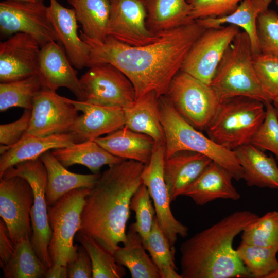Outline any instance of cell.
Here are the masks:
<instances>
[{
    "label": "cell",
    "instance_id": "obj_1",
    "mask_svg": "<svg viewBox=\"0 0 278 278\" xmlns=\"http://www.w3.org/2000/svg\"><path fill=\"white\" fill-rule=\"evenodd\" d=\"M205 29L195 21L160 34L147 45L134 46L107 36L103 41L81 38L90 48L87 67L110 63L130 80L136 99L150 92L165 95L170 82L181 70L190 48Z\"/></svg>",
    "mask_w": 278,
    "mask_h": 278
},
{
    "label": "cell",
    "instance_id": "obj_2",
    "mask_svg": "<svg viewBox=\"0 0 278 278\" xmlns=\"http://www.w3.org/2000/svg\"><path fill=\"white\" fill-rule=\"evenodd\" d=\"M144 164L130 160L109 166L86 197L78 233L113 254L126 240L132 197L143 184Z\"/></svg>",
    "mask_w": 278,
    "mask_h": 278
},
{
    "label": "cell",
    "instance_id": "obj_3",
    "mask_svg": "<svg viewBox=\"0 0 278 278\" xmlns=\"http://www.w3.org/2000/svg\"><path fill=\"white\" fill-rule=\"evenodd\" d=\"M258 217L248 210L235 211L182 242L180 247L182 278L251 277L233 242Z\"/></svg>",
    "mask_w": 278,
    "mask_h": 278
},
{
    "label": "cell",
    "instance_id": "obj_4",
    "mask_svg": "<svg viewBox=\"0 0 278 278\" xmlns=\"http://www.w3.org/2000/svg\"><path fill=\"white\" fill-rule=\"evenodd\" d=\"M159 111L165 136V158L182 151L200 153L227 169L235 180L242 179V170L234 151L217 144L190 125L164 95L159 98Z\"/></svg>",
    "mask_w": 278,
    "mask_h": 278
},
{
    "label": "cell",
    "instance_id": "obj_5",
    "mask_svg": "<svg viewBox=\"0 0 278 278\" xmlns=\"http://www.w3.org/2000/svg\"><path fill=\"white\" fill-rule=\"evenodd\" d=\"M253 55L248 35L240 31L225 50L210 85L220 102L236 96L254 98L264 103L272 102L257 79Z\"/></svg>",
    "mask_w": 278,
    "mask_h": 278
},
{
    "label": "cell",
    "instance_id": "obj_6",
    "mask_svg": "<svg viewBox=\"0 0 278 278\" xmlns=\"http://www.w3.org/2000/svg\"><path fill=\"white\" fill-rule=\"evenodd\" d=\"M264 106L262 101L245 96L221 101L216 115L205 130L208 137L232 151L250 144L264 120Z\"/></svg>",
    "mask_w": 278,
    "mask_h": 278
},
{
    "label": "cell",
    "instance_id": "obj_7",
    "mask_svg": "<svg viewBox=\"0 0 278 278\" xmlns=\"http://www.w3.org/2000/svg\"><path fill=\"white\" fill-rule=\"evenodd\" d=\"M91 188H79L66 193L48 207L51 236L48 253L53 264L66 266L76 257L78 246L73 245L81 222V213Z\"/></svg>",
    "mask_w": 278,
    "mask_h": 278
},
{
    "label": "cell",
    "instance_id": "obj_8",
    "mask_svg": "<svg viewBox=\"0 0 278 278\" xmlns=\"http://www.w3.org/2000/svg\"><path fill=\"white\" fill-rule=\"evenodd\" d=\"M177 112L199 130H206L216 115L220 100L210 85L180 71L164 95Z\"/></svg>",
    "mask_w": 278,
    "mask_h": 278
},
{
    "label": "cell",
    "instance_id": "obj_9",
    "mask_svg": "<svg viewBox=\"0 0 278 278\" xmlns=\"http://www.w3.org/2000/svg\"><path fill=\"white\" fill-rule=\"evenodd\" d=\"M3 176H19L30 184L34 198L30 212L32 230L30 241L41 261L47 268L50 267L53 263L48 248L51 229L45 196L47 175L43 163L40 158L21 162L8 169Z\"/></svg>",
    "mask_w": 278,
    "mask_h": 278
},
{
    "label": "cell",
    "instance_id": "obj_10",
    "mask_svg": "<svg viewBox=\"0 0 278 278\" xmlns=\"http://www.w3.org/2000/svg\"><path fill=\"white\" fill-rule=\"evenodd\" d=\"M81 77L83 101L105 107L125 108L136 99L129 78L110 63L93 65Z\"/></svg>",
    "mask_w": 278,
    "mask_h": 278
},
{
    "label": "cell",
    "instance_id": "obj_11",
    "mask_svg": "<svg viewBox=\"0 0 278 278\" xmlns=\"http://www.w3.org/2000/svg\"><path fill=\"white\" fill-rule=\"evenodd\" d=\"M0 32L5 37L18 33L29 34L41 47L53 41L58 42L44 3L4 0L0 3Z\"/></svg>",
    "mask_w": 278,
    "mask_h": 278
},
{
    "label": "cell",
    "instance_id": "obj_12",
    "mask_svg": "<svg viewBox=\"0 0 278 278\" xmlns=\"http://www.w3.org/2000/svg\"><path fill=\"white\" fill-rule=\"evenodd\" d=\"M240 31L233 25L205 29L189 50L181 71L211 85L225 50Z\"/></svg>",
    "mask_w": 278,
    "mask_h": 278
},
{
    "label": "cell",
    "instance_id": "obj_13",
    "mask_svg": "<svg viewBox=\"0 0 278 278\" xmlns=\"http://www.w3.org/2000/svg\"><path fill=\"white\" fill-rule=\"evenodd\" d=\"M165 144H155L149 162L145 165L142 180L148 188L155 211V217L170 245L173 248L178 236L188 235V228L173 215L168 190L164 175Z\"/></svg>",
    "mask_w": 278,
    "mask_h": 278
},
{
    "label": "cell",
    "instance_id": "obj_14",
    "mask_svg": "<svg viewBox=\"0 0 278 278\" xmlns=\"http://www.w3.org/2000/svg\"><path fill=\"white\" fill-rule=\"evenodd\" d=\"M33 198L32 189L25 179L0 178V216L15 244L31 237L30 212Z\"/></svg>",
    "mask_w": 278,
    "mask_h": 278
},
{
    "label": "cell",
    "instance_id": "obj_15",
    "mask_svg": "<svg viewBox=\"0 0 278 278\" xmlns=\"http://www.w3.org/2000/svg\"><path fill=\"white\" fill-rule=\"evenodd\" d=\"M78 112L68 98L43 89L33 99L27 132L39 136L68 133Z\"/></svg>",
    "mask_w": 278,
    "mask_h": 278
},
{
    "label": "cell",
    "instance_id": "obj_16",
    "mask_svg": "<svg viewBox=\"0 0 278 278\" xmlns=\"http://www.w3.org/2000/svg\"><path fill=\"white\" fill-rule=\"evenodd\" d=\"M110 11L107 36L126 44L139 46L156 41L155 34L147 28L144 0H109Z\"/></svg>",
    "mask_w": 278,
    "mask_h": 278
},
{
    "label": "cell",
    "instance_id": "obj_17",
    "mask_svg": "<svg viewBox=\"0 0 278 278\" xmlns=\"http://www.w3.org/2000/svg\"><path fill=\"white\" fill-rule=\"evenodd\" d=\"M41 46L31 36L18 33L0 43V82L23 79L38 74Z\"/></svg>",
    "mask_w": 278,
    "mask_h": 278
},
{
    "label": "cell",
    "instance_id": "obj_18",
    "mask_svg": "<svg viewBox=\"0 0 278 278\" xmlns=\"http://www.w3.org/2000/svg\"><path fill=\"white\" fill-rule=\"evenodd\" d=\"M68 100L82 113L77 118L69 132L74 136L76 143L94 141L125 125L123 108Z\"/></svg>",
    "mask_w": 278,
    "mask_h": 278
},
{
    "label": "cell",
    "instance_id": "obj_19",
    "mask_svg": "<svg viewBox=\"0 0 278 278\" xmlns=\"http://www.w3.org/2000/svg\"><path fill=\"white\" fill-rule=\"evenodd\" d=\"M73 67L64 48L57 42L41 47L38 74L44 89L56 92L59 88H66L77 100L82 101L80 79Z\"/></svg>",
    "mask_w": 278,
    "mask_h": 278
},
{
    "label": "cell",
    "instance_id": "obj_20",
    "mask_svg": "<svg viewBox=\"0 0 278 278\" xmlns=\"http://www.w3.org/2000/svg\"><path fill=\"white\" fill-rule=\"evenodd\" d=\"M48 16L56 32L58 43L64 48L72 65L78 70L87 67L90 59L89 45L78 33V21L74 9L49 0Z\"/></svg>",
    "mask_w": 278,
    "mask_h": 278
},
{
    "label": "cell",
    "instance_id": "obj_21",
    "mask_svg": "<svg viewBox=\"0 0 278 278\" xmlns=\"http://www.w3.org/2000/svg\"><path fill=\"white\" fill-rule=\"evenodd\" d=\"M75 143L74 136L70 132L39 136L27 132L14 145L1 146L0 177L8 169L19 163L39 158L46 152Z\"/></svg>",
    "mask_w": 278,
    "mask_h": 278
},
{
    "label": "cell",
    "instance_id": "obj_22",
    "mask_svg": "<svg viewBox=\"0 0 278 278\" xmlns=\"http://www.w3.org/2000/svg\"><path fill=\"white\" fill-rule=\"evenodd\" d=\"M213 161L200 153L182 151L165 158L164 175L171 202L182 196Z\"/></svg>",
    "mask_w": 278,
    "mask_h": 278
},
{
    "label": "cell",
    "instance_id": "obj_23",
    "mask_svg": "<svg viewBox=\"0 0 278 278\" xmlns=\"http://www.w3.org/2000/svg\"><path fill=\"white\" fill-rule=\"evenodd\" d=\"M233 179L227 169L212 161L182 196L189 197L200 206L219 199L238 200L240 195L233 185Z\"/></svg>",
    "mask_w": 278,
    "mask_h": 278
},
{
    "label": "cell",
    "instance_id": "obj_24",
    "mask_svg": "<svg viewBox=\"0 0 278 278\" xmlns=\"http://www.w3.org/2000/svg\"><path fill=\"white\" fill-rule=\"evenodd\" d=\"M47 171L46 200L48 207L53 205L69 192L79 188H92L101 173L79 174L68 171L51 153L45 152L40 157Z\"/></svg>",
    "mask_w": 278,
    "mask_h": 278
},
{
    "label": "cell",
    "instance_id": "obj_25",
    "mask_svg": "<svg viewBox=\"0 0 278 278\" xmlns=\"http://www.w3.org/2000/svg\"><path fill=\"white\" fill-rule=\"evenodd\" d=\"M94 141L115 157L144 164L150 160L155 145L149 136L134 131L126 126Z\"/></svg>",
    "mask_w": 278,
    "mask_h": 278
},
{
    "label": "cell",
    "instance_id": "obj_26",
    "mask_svg": "<svg viewBox=\"0 0 278 278\" xmlns=\"http://www.w3.org/2000/svg\"><path fill=\"white\" fill-rule=\"evenodd\" d=\"M233 151L242 170V179L248 186L278 189V166L272 156L251 143Z\"/></svg>",
    "mask_w": 278,
    "mask_h": 278
},
{
    "label": "cell",
    "instance_id": "obj_27",
    "mask_svg": "<svg viewBox=\"0 0 278 278\" xmlns=\"http://www.w3.org/2000/svg\"><path fill=\"white\" fill-rule=\"evenodd\" d=\"M159 97L150 92L123 108L125 125L130 129L149 136L155 144H165L159 111Z\"/></svg>",
    "mask_w": 278,
    "mask_h": 278
},
{
    "label": "cell",
    "instance_id": "obj_28",
    "mask_svg": "<svg viewBox=\"0 0 278 278\" xmlns=\"http://www.w3.org/2000/svg\"><path fill=\"white\" fill-rule=\"evenodd\" d=\"M272 2V0H243L237 9L229 15L194 21L205 29L218 28L225 24L241 28L250 38L253 54H259L257 20L260 13L269 9Z\"/></svg>",
    "mask_w": 278,
    "mask_h": 278
},
{
    "label": "cell",
    "instance_id": "obj_29",
    "mask_svg": "<svg viewBox=\"0 0 278 278\" xmlns=\"http://www.w3.org/2000/svg\"><path fill=\"white\" fill-rule=\"evenodd\" d=\"M144 3L147 27L155 34L194 22L190 18L192 6L186 0H144Z\"/></svg>",
    "mask_w": 278,
    "mask_h": 278
},
{
    "label": "cell",
    "instance_id": "obj_30",
    "mask_svg": "<svg viewBox=\"0 0 278 278\" xmlns=\"http://www.w3.org/2000/svg\"><path fill=\"white\" fill-rule=\"evenodd\" d=\"M54 156L65 167L79 164L92 173H99L104 165H111L123 159L115 157L94 141L75 143L70 146L51 150Z\"/></svg>",
    "mask_w": 278,
    "mask_h": 278
},
{
    "label": "cell",
    "instance_id": "obj_31",
    "mask_svg": "<svg viewBox=\"0 0 278 278\" xmlns=\"http://www.w3.org/2000/svg\"><path fill=\"white\" fill-rule=\"evenodd\" d=\"M142 239L131 224L126 240L113 253L116 261L126 267L132 278H161L151 257L146 253Z\"/></svg>",
    "mask_w": 278,
    "mask_h": 278
},
{
    "label": "cell",
    "instance_id": "obj_32",
    "mask_svg": "<svg viewBox=\"0 0 278 278\" xmlns=\"http://www.w3.org/2000/svg\"><path fill=\"white\" fill-rule=\"evenodd\" d=\"M74 9L82 26L81 32L89 39L103 41L107 37L110 11L109 0H67Z\"/></svg>",
    "mask_w": 278,
    "mask_h": 278
},
{
    "label": "cell",
    "instance_id": "obj_33",
    "mask_svg": "<svg viewBox=\"0 0 278 278\" xmlns=\"http://www.w3.org/2000/svg\"><path fill=\"white\" fill-rule=\"evenodd\" d=\"M1 268L5 278H41L47 270L36 253L30 239L15 244L14 252Z\"/></svg>",
    "mask_w": 278,
    "mask_h": 278
},
{
    "label": "cell",
    "instance_id": "obj_34",
    "mask_svg": "<svg viewBox=\"0 0 278 278\" xmlns=\"http://www.w3.org/2000/svg\"><path fill=\"white\" fill-rule=\"evenodd\" d=\"M43 85L38 74L8 82L0 83V111L12 107L31 110L33 99Z\"/></svg>",
    "mask_w": 278,
    "mask_h": 278
},
{
    "label": "cell",
    "instance_id": "obj_35",
    "mask_svg": "<svg viewBox=\"0 0 278 278\" xmlns=\"http://www.w3.org/2000/svg\"><path fill=\"white\" fill-rule=\"evenodd\" d=\"M236 250L251 277L267 278L278 267V248L262 247L241 241Z\"/></svg>",
    "mask_w": 278,
    "mask_h": 278
},
{
    "label": "cell",
    "instance_id": "obj_36",
    "mask_svg": "<svg viewBox=\"0 0 278 278\" xmlns=\"http://www.w3.org/2000/svg\"><path fill=\"white\" fill-rule=\"evenodd\" d=\"M157 267L161 278H182L174 262V251L155 217L147 241L143 244Z\"/></svg>",
    "mask_w": 278,
    "mask_h": 278
},
{
    "label": "cell",
    "instance_id": "obj_37",
    "mask_svg": "<svg viewBox=\"0 0 278 278\" xmlns=\"http://www.w3.org/2000/svg\"><path fill=\"white\" fill-rule=\"evenodd\" d=\"M76 239L88 252L92 265L93 278H121L125 274L123 266L116 261L111 253L93 238L77 233Z\"/></svg>",
    "mask_w": 278,
    "mask_h": 278
},
{
    "label": "cell",
    "instance_id": "obj_38",
    "mask_svg": "<svg viewBox=\"0 0 278 278\" xmlns=\"http://www.w3.org/2000/svg\"><path fill=\"white\" fill-rule=\"evenodd\" d=\"M241 241L262 247L278 248V212L266 213L242 232Z\"/></svg>",
    "mask_w": 278,
    "mask_h": 278
},
{
    "label": "cell",
    "instance_id": "obj_39",
    "mask_svg": "<svg viewBox=\"0 0 278 278\" xmlns=\"http://www.w3.org/2000/svg\"><path fill=\"white\" fill-rule=\"evenodd\" d=\"M147 187L142 184L133 194L130 208L134 212L136 221L132 223L141 237L143 244L148 240L155 217V211Z\"/></svg>",
    "mask_w": 278,
    "mask_h": 278
},
{
    "label": "cell",
    "instance_id": "obj_40",
    "mask_svg": "<svg viewBox=\"0 0 278 278\" xmlns=\"http://www.w3.org/2000/svg\"><path fill=\"white\" fill-rule=\"evenodd\" d=\"M257 34L260 53L278 60V13L267 9L257 20Z\"/></svg>",
    "mask_w": 278,
    "mask_h": 278
},
{
    "label": "cell",
    "instance_id": "obj_41",
    "mask_svg": "<svg viewBox=\"0 0 278 278\" xmlns=\"http://www.w3.org/2000/svg\"><path fill=\"white\" fill-rule=\"evenodd\" d=\"M264 104V120L250 143L262 150L272 152L278 158V114L272 102Z\"/></svg>",
    "mask_w": 278,
    "mask_h": 278
},
{
    "label": "cell",
    "instance_id": "obj_42",
    "mask_svg": "<svg viewBox=\"0 0 278 278\" xmlns=\"http://www.w3.org/2000/svg\"><path fill=\"white\" fill-rule=\"evenodd\" d=\"M253 63L263 91L272 101L278 97V60L259 53L253 55Z\"/></svg>",
    "mask_w": 278,
    "mask_h": 278
},
{
    "label": "cell",
    "instance_id": "obj_43",
    "mask_svg": "<svg viewBox=\"0 0 278 278\" xmlns=\"http://www.w3.org/2000/svg\"><path fill=\"white\" fill-rule=\"evenodd\" d=\"M192 6L190 19L216 18L234 11L243 0H186Z\"/></svg>",
    "mask_w": 278,
    "mask_h": 278
},
{
    "label": "cell",
    "instance_id": "obj_44",
    "mask_svg": "<svg viewBox=\"0 0 278 278\" xmlns=\"http://www.w3.org/2000/svg\"><path fill=\"white\" fill-rule=\"evenodd\" d=\"M31 116V110L25 109L16 120L0 125V144L9 147L18 143L28 131Z\"/></svg>",
    "mask_w": 278,
    "mask_h": 278
},
{
    "label": "cell",
    "instance_id": "obj_45",
    "mask_svg": "<svg viewBox=\"0 0 278 278\" xmlns=\"http://www.w3.org/2000/svg\"><path fill=\"white\" fill-rule=\"evenodd\" d=\"M68 278L92 277V265L90 257L81 245L78 246L75 258L66 266Z\"/></svg>",
    "mask_w": 278,
    "mask_h": 278
},
{
    "label": "cell",
    "instance_id": "obj_46",
    "mask_svg": "<svg viewBox=\"0 0 278 278\" xmlns=\"http://www.w3.org/2000/svg\"><path fill=\"white\" fill-rule=\"evenodd\" d=\"M15 244L12 241L8 229L2 219L0 220V266L2 267L12 255Z\"/></svg>",
    "mask_w": 278,
    "mask_h": 278
},
{
    "label": "cell",
    "instance_id": "obj_47",
    "mask_svg": "<svg viewBox=\"0 0 278 278\" xmlns=\"http://www.w3.org/2000/svg\"><path fill=\"white\" fill-rule=\"evenodd\" d=\"M46 278H67V272L66 266L55 263L47 269L44 275Z\"/></svg>",
    "mask_w": 278,
    "mask_h": 278
},
{
    "label": "cell",
    "instance_id": "obj_48",
    "mask_svg": "<svg viewBox=\"0 0 278 278\" xmlns=\"http://www.w3.org/2000/svg\"><path fill=\"white\" fill-rule=\"evenodd\" d=\"M267 278H278V267L272 271Z\"/></svg>",
    "mask_w": 278,
    "mask_h": 278
},
{
    "label": "cell",
    "instance_id": "obj_49",
    "mask_svg": "<svg viewBox=\"0 0 278 278\" xmlns=\"http://www.w3.org/2000/svg\"><path fill=\"white\" fill-rule=\"evenodd\" d=\"M274 107L275 108L278 114V97L275 98L272 102Z\"/></svg>",
    "mask_w": 278,
    "mask_h": 278
},
{
    "label": "cell",
    "instance_id": "obj_50",
    "mask_svg": "<svg viewBox=\"0 0 278 278\" xmlns=\"http://www.w3.org/2000/svg\"><path fill=\"white\" fill-rule=\"evenodd\" d=\"M21 1L31 2L34 3H44V0H16Z\"/></svg>",
    "mask_w": 278,
    "mask_h": 278
},
{
    "label": "cell",
    "instance_id": "obj_51",
    "mask_svg": "<svg viewBox=\"0 0 278 278\" xmlns=\"http://www.w3.org/2000/svg\"><path fill=\"white\" fill-rule=\"evenodd\" d=\"M275 4L278 8V0H275Z\"/></svg>",
    "mask_w": 278,
    "mask_h": 278
}]
</instances>
